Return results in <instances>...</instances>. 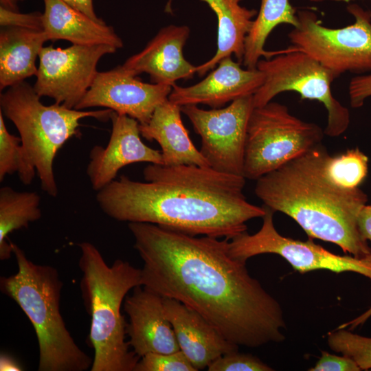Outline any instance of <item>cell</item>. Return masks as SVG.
Wrapping results in <instances>:
<instances>
[{
    "label": "cell",
    "mask_w": 371,
    "mask_h": 371,
    "mask_svg": "<svg viewBox=\"0 0 371 371\" xmlns=\"http://www.w3.org/2000/svg\"><path fill=\"white\" fill-rule=\"evenodd\" d=\"M0 106L19 133L27 165L36 171L41 189L52 197L58 193L54 172L58 150L69 139L81 135V120L93 117L106 121L113 111L78 110L57 103L45 105L34 87L25 80L1 93Z\"/></svg>",
    "instance_id": "obj_6"
},
{
    "label": "cell",
    "mask_w": 371,
    "mask_h": 371,
    "mask_svg": "<svg viewBox=\"0 0 371 371\" xmlns=\"http://www.w3.org/2000/svg\"><path fill=\"white\" fill-rule=\"evenodd\" d=\"M327 344L332 350L355 361L361 370L371 369V337L337 328L328 333Z\"/></svg>",
    "instance_id": "obj_27"
},
{
    "label": "cell",
    "mask_w": 371,
    "mask_h": 371,
    "mask_svg": "<svg viewBox=\"0 0 371 371\" xmlns=\"http://www.w3.org/2000/svg\"><path fill=\"white\" fill-rule=\"evenodd\" d=\"M17 271L1 277V291L12 299L32 323L39 348V371H85L93 359L76 344L60 311L63 282L58 270L30 260L11 242Z\"/></svg>",
    "instance_id": "obj_5"
},
{
    "label": "cell",
    "mask_w": 371,
    "mask_h": 371,
    "mask_svg": "<svg viewBox=\"0 0 371 371\" xmlns=\"http://www.w3.org/2000/svg\"><path fill=\"white\" fill-rule=\"evenodd\" d=\"M324 135L317 124L293 115L280 103L254 108L247 129L243 177L256 181L322 144Z\"/></svg>",
    "instance_id": "obj_7"
},
{
    "label": "cell",
    "mask_w": 371,
    "mask_h": 371,
    "mask_svg": "<svg viewBox=\"0 0 371 371\" xmlns=\"http://www.w3.org/2000/svg\"><path fill=\"white\" fill-rule=\"evenodd\" d=\"M78 246L80 290L91 317L89 337L94 350L91 371H134L140 358L126 341L127 322L121 306L130 290L142 286V270L120 259L109 266L92 243Z\"/></svg>",
    "instance_id": "obj_4"
},
{
    "label": "cell",
    "mask_w": 371,
    "mask_h": 371,
    "mask_svg": "<svg viewBox=\"0 0 371 371\" xmlns=\"http://www.w3.org/2000/svg\"><path fill=\"white\" fill-rule=\"evenodd\" d=\"M143 261L142 286L197 311L229 342L280 343L286 325L278 301L228 254L229 239L128 223Z\"/></svg>",
    "instance_id": "obj_1"
},
{
    "label": "cell",
    "mask_w": 371,
    "mask_h": 371,
    "mask_svg": "<svg viewBox=\"0 0 371 371\" xmlns=\"http://www.w3.org/2000/svg\"><path fill=\"white\" fill-rule=\"evenodd\" d=\"M186 25H170L161 29L139 52L122 65L135 76L146 73L153 83L172 87L180 79H190L196 66L186 60L183 49L190 35Z\"/></svg>",
    "instance_id": "obj_17"
},
{
    "label": "cell",
    "mask_w": 371,
    "mask_h": 371,
    "mask_svg": "<svg viewBox=\"0 0 371 371\" xmlns=\"http://www.w3.org/2000/svg\"><path fill=\"white\" fill-rule=\"evenodd\" d=\"M146 182L120 176L96 194L101 210L128 223H148L190 235L231 239L262 218L265 206L249 203L241 175L195 165L150 164Z\"/></svg>",
    "instance_id": "obj_2"
},
{
    "label": "cell",
    "mask_w": 371,
    "mask_h": 371,
    "mask_svg": "<svg viewBox=\"0 0 371 371\" xmlns=\"http://www.w3.org/2000/svg\"><path fill=\"white\" fill-rule=\"evenodd\" d=\"M348 90L350 106L354 109L362 106L366 99L371 96V74L352 78Z\"/></svg>",
    "instance_id": "obj_32"
},
{
    "label": "cell",
    "mask_w": 371,
    "mask_h": 371,
    "mask_svg": "<svg viewBox=\"0 0 371 371\" xmlns=\"http://www.w3.org/2000/svg\"><path fill=\"white\" fill-rule=\"evenodd\" d=\"M265 206V205H264ZM260 229L254 234L244 232L229 240L228 254L240 262L257 255L273 254L286 260L300 273L328 270L335 273L354 272L371 280V256L359 258L333 254L315 244L311 238L302 241L281 235L273 223V212L265 206Z\"/></svg>",
    "instance_id": "obj_10"
},
{
    "label": "cell",
    "mask_w": 371,
    "mask_h": 371,
    "mask_svg": "<svg viewBox=\"0 0 371 371\" xmlns=\"http://www.w3.org/2000/svg\"><path fill=\"white\" fill-rule=\"evenodd\" d=\"M329 154L322 144L256 180L254 192L264 205L293 219L309 238L339 246L362 258L371 256L358 218L368 196L347 189L325 173Z\"/></svg>",
    "instance_id": "obj_3"
},
{
    "label": "cell",
    "mask_w": 371,
    "mask_h": 371,
    "mask_svg": "<svg viewBox=\"0 0 371 371\" xmlns=\"http://www.w3.org/2000/svg\"><path fill=\"white\" fill-rule=\"evenodd\" d=\"M0 370H21V368L11 358L4 355L1 356Z\"/></svg>",
    "instance_id": "obj_36"
},
{
    "label": "cell",
    "mask_w": 371,
    "mask_h": 371,
    "mask_svg": "<svg viewBox=\"0 0 371 371\" xmlns=\"http://www.w3.org/2000/svg\"><path fill=\"white\" fill-rule=\"evenodd\" d=\"M166 315L178 344L196 370L221 355L238 350L197 311L175 299L163 297Z\"/></svg>",
    "instance_id": "obj_18"
},
{
    "label": "cell",
    "mask_w": 371,
    "mask_h": 371,
    "mask_svg": "<svg viewBox=\"0 0 371 371\" xmlns=\"http://www.w3.org/2000/svg\"><path fill=\"white\" fill-rule=\"evenodd\" d=\"M14 1L16 2L17 1H21V0H14Z\"/></svg>",
    "instance_id": "obj_41"
},
{
    "label": "cell",
    "mask_w": 371,
    "mask_h": 371,
    "mask_svg": "<svg viewBox=\"0 0 371 371\" xmlns=\"http://www.w3.org/2000/svg\"><path fill=\"white\" fill-rule=\"evenodd\" d=\"M309 371H359L361 370L355 361L342 355H332L322 351V355L315 365Z\"/></svg>",
    "instance_id": "obj_31"
},
{
    "label": "cell",
    "mask_w": 371,
    "mask_h": 371,
    "mask_svg": "<svg viewBox=\"0 0 371 371\" xmlns=\"http://www.w3.org/2000/svg\"><path fill=\"white\" fill-rule=\"evenodd\" d=\"M110 120L109 141L106 146L91 148L86 170L91 188L96 192L114 181L119 170L127 165L139 162L164 164L161 151L142 141L138 121L113 111Z\"/></svg>",
    "instance_id": "obj_14"
},
{
    "label": "cell",
    "mask_w": 371,
    "mask_h": 371,
    "mask_svg": "<svg viewBox=\"0 0 371 371\" xmlns=\"http://www.w3.org/2000/svg\"><path fill=\"white\" fill-rule=\"evenodd\" d=\"M1 27H16L43 30V13L34 12L20 13L0 6Z\"/></svg>",
    "instance_id": "obj_30"
},
{
    "label": "cell",
    "mask_w": 371,
    "mask_h": 371,
    "mask_svg": "<svg viewBox=\"0 0 371 371\" xmlns=\"http://www.w3.org/2000/svg\"><path fill=\"white\" fill-rule=\"evenodd\" d=\"M310 1H313V2H321L325 0H310Z\"/></svg>",
    "instance_id": "obj_38"
},
{
    "label": "cell",
    "mask_w": 371,
    "mask_h": 371,
    "mask_svg": "<svg viewBox=\"0 0 371 371\" xmlns=\"http://www.w3.org/2000/svg\"><path fill=\"white\" fill-rule=\"evenodd\" d=\"M232 56L225 57L203 80L190 87L175 84L168 100L180 106L205 104L218 109L228 102L254 95L265 80L258 68L243 69Z\"/></svg>",
    "instance_id": "obj_16"
},
{
    "label": "cell",
    "mask_w": 371,
    "mask_h": 371,
    "mask_svg": "<svg viewBox=\"0 0 371 371\" xmlns=\"http://www.w3.org/2000/svg\"><path fill=\"white\" fill-rule=\"evenodd\" d=\"M43 30L49 39H63L76 45L106 44L117 49L122 40L111 26L98 23L62 0H43Z\"/></svg>",
    "instance_id": "obj_20"
},
{
    "label": "cell",
    "mask_w": 371,
    "mask_h": 371,
    "mask_svg": "<svg viewBox=\"0 0 371 371\" xmlns=\"http://www.w3.org/2000/svg\"><path fill=\"white\" fill-rule=\"evenodd\" d=\"M254 109L253 95L238 98L225 108L204 110L181 106L200 136V151L212 169L243 176L247 129Z\"/></svg>",
    "instance_id": "obj_11"
},
{
    "label": "cell",
    "mask_w": 371,
    "mask_h": 371,
    "mask_svg": "<svg viewBox=\"0 0 371 371\" xmlns=\"http://www.w3.org/2000/svg\"><path fill=\"white\" fill-rule=\"evenodd\" d=\"M117 49L106 44H72L64 49L43 47L38 56L36 93L41 98L49 97L55 103L76 109L96 77L99 60Z\"/></svg>",
    "instance_id": "obj_12"
},
{
    "label": "cell",
    "mask_w": 371,
    "mask_h": 371,
    "mask_svg": "<svg viewBox=\"0 0 371 371\" xmlns=\"http://www.w3.org/2000/svg\"><path fill=\"white\" fill-rule=\"evenodd\" d=\"M181 113L180 106L166 100L155 109L147 124H139L141 135L159 144L163 165L210 167L207 161L190 138Z\"/></svg>",
    "instance_id": "obj_19"
},
{
    "label": "cell",
    "mask_w": 371,
    "mask_h": 371,
    "mask_svg": "<svg viewBox=\"0 0 371 371\" xmlns=\"http://www.w3.org/2000/svg\"><path fill=\"white\" fill-rule=\"evenodd\" d=\"M1 5L5 7L7 9L19 11L16 5V2L14 0H0Z\"/></svg>",
    "instance_id": "obj_37"
},
{
    "label": "cell",
    "mask_w": 371,
    "mask_h": 371,
    "mask_svg": "<svg viewBox=\"0 0 371 371\" xmlns=\"http://www.w3.org/2000/svg\"><path fill=\"white\" fill-rule=\"evenodd\" d=\"M124 308L128 317V343L139 358L150 352L168 354L180 350L161 295L138 286L125 298Z\"/></svg>",
    "instance_id": "obj_15"
},
{
    "label": "cell",
    "mask_w": 371,
    "mask_h": 371,
    "mask_svg": "<svg viewBox=\"0 0 371 371\" xmlns=\"http://www.w3.org/2000/svg\"><path fill=\"white\" fill-rule=\"evenodd\" d=\"M358 224L363 236L371 241V211L366 205L361 210L358 218Z\"/></svg>",
    "instance_id": "obj_34"
},
{
    "label": "cell",
    "mask_w": 371,
    "mask_h": 371,
    "mask_svg": "<svg viewBox=\"0 0 371 371\" xmlns=\"http://www.w3.org/2000/svg\"><path fill=\"white\" fill-rule=\"evenodd\" d=\"M368 205L369 209H370V211H371V204H370V205Z\"/></svg>",
    "instance_id": "obj_40"
},
{
    "label": "cell",
    "mask_w": 371,
    "mask_h": 371,
    "mask_svg": "<svg viewBox=\"0 0 371 371\" xmlns=\"http://www.w3.org/2000/svg\"><path fill=\"white\" fill-rule=\"evenodd\" d=\"M370 317H371V307L365 313H362L352 320L339 325L337 328H346L348 327L353 329L360 324H363Z\"/></svg>",
    "instance_id": "obj_35"
},
{
    "label": "cell",
    "mask_w": 371,
    "mask_h": 371,
    "mask_svg": "<svg viewBox=\"0 0 371 371\" xmlns=\"http://www.w3.org/2000/svg\"><path fill=\"white\" fill-rule=\"evenodd\" d=\"M41 196L36 192H19L10 186L0 189V259L11 258L12 248L8 236L27 227L42 216Z\"/></svg>",
    "instance_id": "obj_24"
},
{
    "label": "cell",
    "mask_w": 371,
    "mask_h": 371,
    "mask_svg": "<svg viewBox=\"0 0 371 371\" xmlns=\"http://www.w3.org/2000/svg\"><path fill=\"white\" fill-rule=\"evenodd\" d=\"M172 87L146 83L123 65L106 71H98L76 109L104 107L126 115L139 124L150 120L155 109L168 99Z\"/></svg>",
    "instance_id": "obj_13"
},
{
    "label": "cell",
    "mask_w": 371,
    "mask_h": 371,
    "mask_svg": "<svg viewBox=\"0 0 371 371\" xmlns=\"http://www.w3.org/2000/svg\"><path fill=\"white\" fill-rule=\"evenodd\" d=\"M347 10L355 23L341 28L326 27L313 12L299 11V25L288 34L291 49L308 54L336 78L371 71V12L355 3Z\"/></svg>",
    "instance_id": "obj_9"
},
{
    "label": "cell",
    "mask_w": 371,
    "mask_h": 371,
    "mask_svg": "<svg viewBox=\"0 0 371 371\" xmlns=\"http://www.w3.org/2000/svg\"><path fill=\"white\" fill-rule=\"evenodd\" d=\"M368 157L358 148L336 156L328 155L325 163L326 176L337 186L347 189L359 188L368 172Z\"/></svg>",
    "instance_id": "obj_25"
},
{
    "label": "cell",
    "mask_w": 371,
    "mask_h": 371,
    "mask_svg": "<svg viewBox=\"0 0 371 371\" xmlns=\"http://www.w3.org/2000/svg\"><path fill=\"white\" fill-rule=\"evenodd\" d=\"M63 2L71 6V8L80 11L85 14L92 20L104 23H105L102 19L99 18L93 8V0H62Z\"/></svg>",
    "instance_id": "obj_33"
},
{
    "label": "cell",
    "mask_w": 371,
    "mask_h": 371,
    "mask_svg": "<svg viewBox=\"0 0 371 371\" xmlns=\"http://www.w3.org/2000/svg\"><path fill=\"white\" fill-rule=\"evenodd\" d=\"M134 371H196L181 350L147 353L140 357Z\"/></svg>",
    "instance_id": "obj_28"
},
{
    "label": "cell",
    "mask_w": 371,
    "mask_h": 371,
    "mask_svg": "<svg viewBox=\"0 0 371 371\" xmlns=\"http://www.w3.org/2000/svg\"><path fill=\"white\" fill-rule=\"evenodd\" d=\"M276 55L257 64L256 68L265 77L253 95L254 108L267 104L278 93L295 91L302 100L324 104L327 111L325 135L335 137L343 134L350 124V112L332 94L331 83L336 78L333 72L308 54L290 47Z\"/></svg>",
    "instance_id": "obj_8"
},
{
    "label": "cell",
    "mask_w": 371,
    "mask_h": 371,
    "mask_svg": "<svg viewBox=\"0 0 371 371\" xmlns=\"http://www.w3.org/2000/svg\"><path fill=\"white\" fill-rule=\"evenodd\" d=\"M49 40L44 30L1 27L0 31V89L36 76V60Z\"/></svg>",
    "instance_id": "obj_21"
},
{
    "label": "cell",
    "mask_w": 371,
    "mask_h": 371,
    "mask_svg": "<svg viewBox=\"0 0 371 371\" xmlns=\"http://www.w3.org/2000/svg\"><path fill=\"white\" fill-rule=\"evenodd\" d=\"M286 23L293 27L299 25L296 10L289 0H261L260 10L254 20L245 41L243 65L256 68L260 57L266 59L274 56L265 50V43L271 32L278 25Z\"/></svg>",
    "instance_id": "obj_23"
},
{
    "label": "cell",
    "mask_w": 371,
    "mask_h": 371,
    "mask_svg": "<svg viewBox=\"0 0 371 371\" xmlns=\"http://www.w3.org/2000/svg\"><path fill=\"white\" fill-rule=\"evenodd\" d=\"M208 371H273L274 369L259 358L240 353L238 350L225 353L207 366Z\"/></svg>",
    "instance_id": "obj_29"
},
{
    "label": "cell",
    "mask_w": 371,
    "mask_h": 371,
    "mask_svg": "<svg viewBox=\"0 0 371 371\" xmlns=\"http://www.w3.org/2000/svg\"><path fill=\"white\" fill-rule=\"evenodd\" d=\"M214 12L218 21L217 50L208 61L196 66V73L203 76L224 58L235 56L242 63L245 41L256 15V10L241 6L242 0H201Z\"/></svg>",
    "instance_id": "obj_22"
},
{
    "label": "cell",
    "mask_w": 371,
    "mask_h": 371,
    "mask_svg": "<svg viewBox=\"0 0 371 371\" xmlns=\"http://www.w3.org/2000/svg\"><path fill=\"white\" fill-rule=\"evenodd\" d=\"M343 1H346V2H350V1H353V0H343ZM370 1H371V0H370Z\"/></svg>",
    "instance_id": "obj_39"
},
{
    "label": "cell",
    "mask_w": 371,
    "mask_h": 371,
    "mask_svg": "<svg viewBox=\"0 0 371 371\" xmlns=\"http://www.w3.org/2000/svg\"><path fill=\"white\" fill-rule=\"evenodd\" d=\"M14 172L24 185L31 184L36 174L25 162L20 137L10 133L0 111V181Z\"/></svg>",
    "instance_id": "obj_26"
}]
</instances>
